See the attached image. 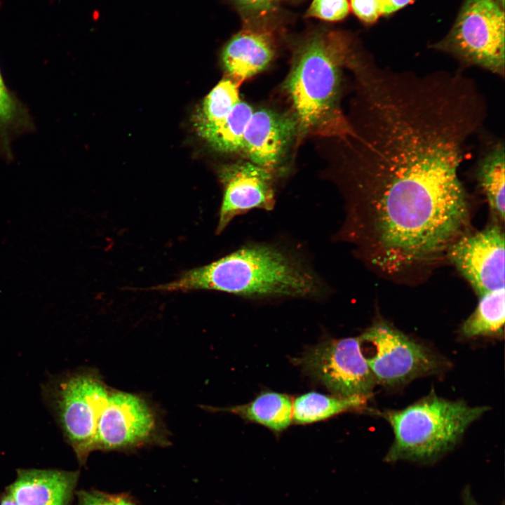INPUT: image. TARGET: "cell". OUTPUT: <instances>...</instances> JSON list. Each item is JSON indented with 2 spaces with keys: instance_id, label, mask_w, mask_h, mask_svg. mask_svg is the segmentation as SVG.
<instances>
[{
  "instance_id": "obj_1",
  "label": "cell",
  "mask_w": 505,
  "mask_h": 505,
  "mask_svg": "<svg viewBox=\"0 0 505 505\" xmlns=\"http://www.w3.org/2000/svg\"><path fill=\"white\" fill-rule=\"evenodd\" d=\"M345 218L335 236L388 276L438 261L464 234L466 191L454 170L422 163L349 165L332 171Z\"/></svg>"
},
{
  "instance_id": "obj_2",
  "label": "cell",
  "mask_w": 505,
  "mask_h": 505,
  "mask_svg": "<svg viewBox=\"0 0 505 505\" xmlns=\"http://www.w3.org/2000/svg\"><path fill=\"white\" fill-rule=\"evenodd\" d=\"M306 260L279 244L250 243L147 290H213L250 299L321 297L325 287Z\"/></svg>"
},
{
  "instance_id": "obj_3",
  "label": "cell",
  "mask_w": 505,
  "mask_h": 505,
  "mask_svg": "<svg viewBox=\"0 0 505 505\" xmlns=\"http://www.w3.org/2000/svg\"><path fill=\"white\" fill-rule=\"evenodd\" d=\"M352 41L334 31L313 34L295 50L283 89L297 126V140L351 134L341 107L342 76L356 53Z\"/></svg>"
},
{
  "instance_id": "obj_4",
  "label": "cell",
  "mask_w": 505,
  "mask_h": 505,
  "mask_svg": "<svg viewBox=\"0 0 505 505\" xmlns=\"http://www.w3.org/2000/svg\"><path fill=\"white\" fill-rule=\"evenodd\" d=\"M434 392L401 410L377 411L391 426L393 441L384 461L431 462L452 449L468 427L488 410Z\"/></svg>"
},
{
  "instance_id": "obj_5",
  "label": "cell",
  "mask_w": 505,
  "mask_h": 505,
  "mask_svg": "<svg viewBox=\"0 0 505 505\" xmlns=\"http://www.w3.org/2000/svg\"><path fill=\"white\" fill-rule=\"evenodd\" d=\"M109 391L101 376L90 369L52 376L43 386L46 404L79 461L95 450V436Z\"/></svg>"
},
{
  "instance_id": "obj_6",
  "label": "cell",
  "mask_w": 505,
  "mask_h": 505,
  "mask_svg": "<svg viewBox=\"0 0 505 505\" xmlns=\"http://www.w3.org/2000/svg\"><path fill=\"white\" fill-rule=\"evenodd\" d=\"M432 48L501 78L505 73L504 12L494 0H465L448 34Z\"/></svg>"
},
{
  "instance_id": "obj_7",
  "label": "cell",
  "mask_w": 505,
  "mask_h": 505,
  "mask_svg": "<svg viewBox=\"0 0 505 505\" xmlns=\"http://www.w3.org/2000/svg\"><path fill=\"white\" fill-rule=\"evenodd\" d=\"M370 346L365 356L377 383L395 386L438 372L443 361L429 348L385 322H378L359 336Z\"/></svg>"
},
{
  "instance_id": "obj_8",
  "label": "cell",
  "mask_w": 505,
  "mask_h": 505,
  "mask_svg": "<svg viewBox=\"0 0 505 505\" xmlns=\"http://www.w3.org/2000/svg\"><path fill=\"white\" fill-rule=\"evenodd\" d=\"M293 362L334 395L369 398L377 384L363 353L360 337L325 340Z\"/></svg>"
},
{
  "instance_id": "obj_9",
  "label": "cell",
  "mask_w": 505,
  "mask_h": 505,
  "mask_svg": "<svg viewBox=\"0 0 505 505\" xmlns=\"http://www.w3.org/2000/svg\"><path fill=\"white\" fill-rule=\"evenodd\" d=\"M155 413L140 396L125 391L110 392L101 412L95 436V450L130 449L156 438Z\"/></svg>"
},
{
  "instance_id": "obj_10",
  "label": "cell",
  "mask_w": 505,
  "mask_h": 505,
  "mask_svg": "<svg viewBox=\"0 0 505 505\" xmlns=\"http://www.w3.org/2000/svg\"><path fill=\"white\" fill-rule=\"evenodd\" d=\"M446 253L479 296L504 288V233L499 224L465 232Z\"/></svg>"
},
{
  "instance_id": "obj_11",
  "label": "cell",
  "mask_w": 505,
  "mask_h": 505,
  "mask_svg": "<svg viewBox=\"0 0 505 505\" xmlns=\"http://www.w3.org/2000/svg\"><path fill=\"white\" fill-rule=\"evenodd\" d=\"M277 175L250 161L223 166L218 178L223 196L216 234H221L236 217L254 209L270 211L276 203Z\"/></svg>"
},
{
  "instance_id": "obj_12",
  "label": "cell",
  "mask_w": 505,
  "mask_h": 505,
  "mask_svg": "<svg viewBox=\"0 0 505 505\" xmlns=\"http://www.w3.org/2000/svg\"><path fill=\"white\" fill-rule=\"evenodd\" d=\"M295 139L297 140V126L291 112L260 108L251 115L241 152L250 162L278 175Z\"/></svg>"
},
{
  "instance_id": "obj_13",
  "label": "cell",
  "mask_w": 505,
  "mask_h": 505,
  "mask_svg": "<svg viewBox=\"0 0 505 505\" xmlns=\"http://www.w3.org/2000/svg\"><path fill=\"white\" fill-rule=\"evenodd\" d=\"M78 478L77 471L20 469L6 495L17 505H68Z\"/></svg>"
},
{
  "instance_id": "obj_14",
  "label": "cell",
  "mask_w": 505,
  "mask_h": 505,
  "mask_svg": "<svg viewBox=\"0 0 505 505\" xmlns=\"http://www.w3.org/2000/svg\"><path fill=\"white\" fill-rule=\"evenodd\" d=\"M276 44L271 32L245 29L235 34L222 52V62L229 77L238 84L264 70L273 60Z\"/></svg>"
},
{
  "instance_id": "obj_15",
  "label": "cell",
  "mask_w": 505,
  "mask_h": 505,
  "mask_svg": "<svg viewBox=\"0 0 505 505\" xmlns=\"http://www.w3.org/2000/svg\"><path fill=\"white\" fill-rule=\"evenodd\" d=\"M208 410L235 414L241 418L260 424L270 430L280 433L292 421V402L283 393L263 392L252 401L227 408L207 407Z\"/></svg>"
},
{
  "instance_id": "obj_16",
  "label": "cell",
  "mask_w": 505,
  "mask_h": 505,
  "mask_svg": "<svg viewBox=\"0 0 505 505\" xmlns=\"http://www.w3.org/2000/svg\"><path fill=\"white\" fill-rule=\"evenodd\" d=\"M505 152L503 140H496L478 160L476 175L496 219L504 221L505 213Z\"/></svg>"
},
{
  "instance_id": "obj_17",
  "label": "cell",
  "mask_w": 505,
  "mask_h": 505,
  "mask_svg": "<svg viewBox=\"0 0 505 505\" xmlns=\"http://www.w3.org/2000/svg\"><path fill=\"white\" fill-rule=\"evenodd\" d=\"M367 397H343L309 392L292 403V421L296 424H311L328 419L344 412L358 409L366 403Z\"/></svg>"
},
{
  "instance_id": "obj_18",
  "label": "cell",
  "mask_w": 505,
  "mask_h": 505,
  "mask_svg": "<svg viewBox=\"0 0 505 505\" xmlns=\"http://www.w3.org/2000/svg\"><path fill=\"white\" fill-rule=\"evenodd\" d=\"M239 84L229 77L221 80L206 96L193 116L197 133L205 138L241 100Z\"/></svg>"
},
{
  "instance_id": "obj_19",
  "label": "cell",
  "mask_w": 505,
  "mask_h": 505,
  "mask_svg": "<svg viewBox=\"0 0 505 505\" xmlns=\"http://www.w3.org/2000/svg\"><path fill=\"white\" fill-rule=\"evenodd\" d=\"M504 288L480 296L475 311L463 323L462 335L466 338L501 337L505 321Z\"/></svg>"
},
{
  "instance_id": "obj_20",
  "label": "cell",
  "mask_w": 505,
  "mask_h": 505,
  "mask_svg": "<svg viewBox=\"0 0 505 505\" xmlns=\"http://www.w3.org/2000/svg\"><path fill=\"white\" fill-rule=\"evenodd\" d=\"M33 128L27 108L8 88L0 72V154L11 159L12 140Z\"/></svg>"
},
{
  "instance_id": "obj_21",
  "label": "cell",
  "mask_w": 505,
  "mask_h": 505,
  "mask_svg": "<svg viewBox=\"0 0 505 505\" xmlns=\"http://www.w3.org/2000/svg\"><path fill=\"white\" fill-rule=\"evenodd\" d=\"M254 109L240 100L229 115L204 140L215 150L224 153L241 152L243 137Z\"/></svg>"
},
{
  "instance_id": "obj_22",
  "label": "cell",
  "mask_w": 505,
  "mask_h": 505,
  "mask_svg": "<svg viewBox=\"0 0 505 505\" xmlns=\"http://www.w3.org/2000/svg\"><path fill=\"white\" fill-rule=\"evenodd\" d=\"M349 11L347 0H313L306 16L336 22L345 18Z\"/></svg>"
},
{
  "instance_id": "obj_23",
  "label": "cell",
  "mask_w": 505,
  "mask_h": 505,
  "mask_svg": "<svg viewBox=\"0 0 505 505\" xmlns=\"http://www.w3.org/2000/svg\"><path fill=\"white\" fill-rule=\"evenodd\" d=\"M76 505H134L123 496L106 494L95 490H83L78 493Z\"/></svg>"
},
{
  "instance_id": "obj_24",
  "label": "cell",
  "mask_w": 505,
  "mask_h": 505,
  "mask_svg": "<svg viewBox=\"0 0 505 505\" xmlns=\"http://www.w3.org/2000/svg\"><path fill=\"white\" fill-rule=\"evenodd\" d=\"M351 7L355 15L367 23L375 22L380 15L377 0H351Z\"/></svg>"
},
{
  "instance_id": "obj_25",
  "label": "cell",
  "mask_w": 505,
  "mask_h": 505,
  "mask_svg": "<svg viewBox=\"0 0 505 505\" xmlns=\"http://www.w3.org/2000/svg\"><path fill=\"white\" fill-rule=\"evenodd\" d=\"M276 0H235L242 8L251 11H265L269 10Z\"/></svg>"
},
{
  "instance_id": "obj_26",
  "label": "cell",
  "mask_w": 505,
  "mask_h": 505,
  "mask_svg": "<svg viewBox=\"0 0 505 505\" xmlns=\"http://www.w3.org/2000/svg\"><path fill=\"white\" fill-rule=\"evenodd\" d=\"M380 15H386L400 10L414 0H377Z\"/></svg>"
},
{
  "instance_id": "obj_27",
  "label": "cell",
  "mask_w": 505,
  "mask_h": 505,
  "mask_svg": "<svg viewBox=\"0 0 505 505\" xmlns=\"http://www.w3.org/2000/svg\"><path fill=\"white\" fill-rule=\"evenodd\" d=\"M462 494L464 505H478L473 499L469 488H465Z\"/></svg>"
},
{
  "instance_id": "obj_28",
  "label": "cell",
  "mask_w": 505,
  "mask_h": 505,
  "mask_svg": "<svg viewBox=\"0 0 505 505\" xmlns=\"http://www.w3.org/2000/svg\"><path fill=\"white\" fill-rule=\"evenodd\" d=\"M0 505H17L12 499H11L7 495L2 497Z\"/></svg>"
},
{
  "instance_id": "obj_29",
  "label": "cell",
  "mask_w": 505,
  "mask_h": 505,
  "mask_svg": "<svg viewBox=\"0 0 505 505\" xmlns=\"http://www.w3.org/2000/svg\"><path fill=\"white\" fill-rule=\"evenodd\" d=\"M494 1L497 3V4H498L501 8H502L503 9H504V0H494Z\"/></svg>"
}]
</instances>
